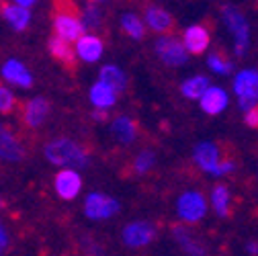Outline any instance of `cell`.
Returning <instances> with one entry per match:
<instances>
[{
  "label": "cell",
  "mask_w": 258,
  "mask_h": 256,
  "mask_svg": "<svg viewBox=\"0 0 258 256\" xmlns=\"http://www.w3.org/2000/svg\"><path fill=\"white\" fill-rule=\"evenodd\" d=\"M55 7L59 9L55 13V21H53V29L55 33L68 41H76L80 35H84V25H82V19L74 17L70 11H66V7L61 5V0H55Z\"/></svg>",
  "instance_id": "cell-5"
},
{
  "label": "cell",
  "mask_w": 258,
  "mask_h": 256,
  "mask_svg": "<svg viewBox=\"0 0 258 256\" xmlns=\"http://www.w3.org/2000/svg\"><path fill=\"white\" fill-rule=\"evenodd\" d=\"M7 248H9V236H7L5 226H3V223H0V254L7 252Z\"/></svg>",
  "instance_id": "cell-32"
},
{
  "label": "cell",
  "mask_w": 258,
  "mask_h": 256,
  "mask_svg": "<svg viewBox=\"0 0 258 256\" xmlns=\"http://www.w3.org/2000/svg\"><path fill=\"white\" fill-rule=\"evenodd\" d=\"M13 3H17V5H21V7H31V5H35V0H13Z\"/></svg>",
  "instance_id": "cell-34"
},
{
  "label": "cell",
  "mask_w": 258,
  "mask_h": 256,
  "mask_svg": "<svg viewBox=\"0 0 258 256\" xmlns=\"http://www.w3.org/2000/svg\"><path fill=\"white\" fill-rule=\"evenodd\" d=\"M80 188H82V180H80V174L76 170L66 168V170L57 172V176H55V193L61 199L72 201L74 197H78Z\"/></svg>",
  "instance_id": "cell-9"
},
{
  "label": "cell",
  "mask_w": 258,
  "mask_h": 256,
  "mask_svg": "<svg viewBox=\"0 0 258 256\" xmlns=\"http://www.w3.org/2000/svg\"><path fill=\"white\" fill-rule=\"evenodd\" d=\"M92 117H94V119H99V121H105V119H107V113H105V109H99V111H94V113H92Z\"/></svg>",
  "instance_id": "cell-33"
},
{
  "label": "cell",
  "mask_w": 258,
  "mask_h": 256,
  "mask_svg": "<svg viewBox=\"0 0 258 256\" xmlns=\"http://www.w3.org/2000/svg\"><path fill=\"white\" fill-rule=\"evenodd\" d=\"M156 236V230L148 221H134L125 226L123 230V244L129 248H142L148 246Z\"/></svg>",
  "instance_id": "cell-8"
},
{
  "label": "cell",
  "mask_w": 258,
  "mask_h": 256,
  "mask_svg": "<svg viewBox=\"0 0 258 256\" xmlns=\"http://www.w3.org/2000/svg\"><path fill=\"white\" fill-rule=\"evenodd\" d=\"M99 23H101V13L96 11L94 7H86L84 9V17H82L84 29H94V27H99Z\"/></svg>",
  "instance_id": "cell-30"
},
{
  "label": "cell",
  "mask_w": 258,
  "mask_h": 256,
  "mask_svg": "<svg viewBox=\"0 0 258 256\" xmlns=\"http://www.w3.org/2000/svg\"><path fill=\"white\" fill-rule=\"evenodd\" d=\"M47 47H49V53H51L57 61L66 63V66H74L76 51L72 49V45H70V41H68V39H63V37L55 35V37H51V39H49Z\"/></svg>",
  "instance_id": "cell-19"
},
{
  "label": "cell",
  "mask_w": 258,
  "mask_h": 256,
  "mask_svg": "<svg viewBox=\"0 0 258 256\" xmlns=\"http://www.w3.org/2000/svg\"><path fill=\"white\" fill-rule=\"evenodd\" d=\"M0 207H3V199H0Z\"/></svg>",
  "instance_id": "cell-37"
},
{
  "label": "cell",
  "mask_w": 258,
  "mask_h": 256,
  "mask_svg": "<svg viewBox=\"0 0 258 256\" xmlns=\"http://www.w3.org/2000/svg\"><path fill=\"white\" fill-rule=\"evenodd\" d=\"M113 136L121 144H132L138 138V125L129 117H117L113 121Z\"/></svg>",
  "instance_id": "cell-21"
},
{
  "label": "cell",
  "mask_w": 258,
  "mask_h": 256,
  "mask_svg": "<svg viewBox=\"0 0 258 256\" xmlns=\"http://www.w3.org/2000/svg\"><path fill=\"white\" fill-rule=\"evenodd\" d=\"M192 158H195V162L201 170L215 176V168H217V162H219V150H217L215 144H211V142L199 144L195 148V152H192Z\"/></svg>",
  "instance_id": "cell-11"
},
{
  "label": "cell",
  "mask_w": 258,
  "mask_h": 256,
  "mask_svg": "<svg viewBox=\"0 0 258 256\" xmlns=\"http://www.w3.org/2000/svg\"><path fill=\"white\" fill-rule=\"evenodd\" d=\"M90 103L96 109H109V107H113L117 103V90H113L105 82H96L90 88Z\"/></svg>",
  "instance_id": "cell-18"
},
{
  "label": "cell",
  "mask_w": 258,
  "mask_h": 256,
  "mask_svg": "<svg viewBox=\"0 0 258 256\" xmlns=\"http://www.w3.org/2000/svg\"><path fill=\"white\" fill-rule=\"evenodd\" d=\"M234 92L240 99V107L246 111L258 105V72L256 70H242L234 78Z\"/></svg>",
  "instance_id": "cell-3"
},
{
  "label": "cell",
  "mask_w": 258,
  "mask_h": 256,
  "mask_svg": "<svg viewBox=\"0 0 258 256\" xmlns=\"http://www.w3.org/2000/svg\"><path fill=\"white\" fill-rule=\"evenodd\" d=\"M182 43L188 53H203L209 47V31L203 25H192L184 31Z\"/></svg>",
  "instance_id": "cell-14"
},
{
  "label": "cell",
  "mask_w": 258,
  "mask_h": 256,
  "mask_svg": "<svg viewBox=\"0 0 258 256\" xmlns=\"http://www.w3.org/2000/svg\"><path fill=\"white\" fill-rule=\"evenodd\" d=\"M45 158L55 166L63 168H84L88 164L86 150L72 140H53L45 146Z\"/></svg>",
  "instance_id": "cell-1"
},
{
  "label": "cell",
  "mask_w": 258,
  "mask_h": 256,
  "mask_svg": "<svg viewBox=\"0 0 258 256\" xmlns=\"http://www.w3.org/2000/svg\"><path fill=\"white\" fill-rule=\"evenodd\" d=\"M244 121H246L248 127H252V130H258V105L246 109V117H244Z\"/></svg>",
  "instance_id": "cell-31"
},
{
  "label": "cell",
  "mask_w": 258,
  "mask_h": 256,
  "mask_svg": "<svg viewBox=\"0 0 258 256\" xmlns=\"http://www.w3.org/2000/svg\"><path fill=\"white\" fill-rule=\"evenodd\" d=\"M174 238H176V240L180 242V246H182V248H184V250H186L188 254H203V252H205L203 248H197L199 244L190 240L188 232H186V230H184L182 226H176V228H174Z\"/></svg>",
  "instance_id": "cell-28"
},
{
  "label": "cell",
  "mask_w": 258,
  "mask_h": 256,
  "mask_svg": "<svg viewBox=\"0 0 258 256\" xmlns=\"http://www.w3.org/2000/svg\"><path fill=\"white\" fill-rule=\"evenodd\" d=\"M117 211H119V201L105 193H90L84 201V213L90 219H109L117 215Z\"/></svg>",
  "instance_id": "cell-7"
},
{
  "label": "cell",
  "mask_w": 258,
  "mask_h": 256,
  "mask_svg": "<svg viewBox=\"0 0 258 256\" xmlns=\"http://www.w3.org/2000/svg\"><path fill=\"white\" fill-rule=\"evenodd\" d=\"M15 107V97H13V92L0 84V113H11Z\"/></svg>",
  "instance_id": "cell-29"
},
{
  "label": "cell",
  "mask_w": 258,
  "mask_h": 256,
  "mask_svg": "<svg viewBox=\"0 0 258 256\" xmlns=\"http://www.w3.org/2000/svg\"><path fill=\"white\" fill-rule=\"evenodd\" d=\"M221 15H223V23L225 27L230 29V33L234 35V41H236V53L242 55L246 53L248 49V41H250V27H248V21L246 17L232 5H225L221 9Z\"/></svg>",
  "instance_id": "cell-2"
},
{
  "label": "cell",
  "mask_w": 258,
  "mask_h": 256,
  "mask_svg": "<svg viewBox=\"0 0 258 256\" xmlns=\"http://www.w3.org/2000/svg\"><path fill=\"white\" fill-rule=\"evenodd\" d=\"M154 164H156V154H154L152 150H144V152H140L138 158H136L134 170H136L138 174H146V172L152 170Z\"/></svg>",
  "instance_id": "cell-27"
},
{
  "label": "cell",
  "mask_w": 258,
  "mask_h": 256,
  "mask_svg": "<svg viewBox=\"0 0 258 256\" xmlns=\"http://www.w3.org/2000/svg\"><path fill=\"white\" fill-rule=\"evenodd\" d=\"M99 76H101V82L109 84V86H111L113 90H117V92H121V90L127 88V76H125L117 66H105Z\"/></svg>",
  "instance_id": "cell-23"
},
{
  "label": "cell",
  "mask_w": 258,
  "mask_h": 256,
  "mask_svg": "<svg viewBox=\"0 0 258 256\" xmlns=\"http://www.w3.org/2000/svg\"><path fill=\"white\" fill-rule=\"evenodd\" d=\"M146 21H148V27L154 29L156 33H168V31L174 27L172 17L160 7H150L146 11Z\"/></svg>",
  "instance_id": "cell-20"
},
{
  "label": "cell",
  "mask_w": 258,
  "mask_h": 256,
  "mask_svg": "<svg viewBox=\"0 0 258 256\" xmlns=\"http://www.w3.org/2000/svg\"><path fill=\"white\" fill-rule=\"evenodd\" d=\"M201 109L207 115H219L228 107V92L217 86H207V90L201 94Z\"/></svg>",
  "instance_id": "cell-12"
},
{
  "label": "cell",
  "mask_w": 258,
  "mask_h": 256,
  "mask_svg": "<svg viewBox=\"0 0 258 256\" xmlns=\"http://www.w3.org/2000/svg\"><path fill=\"white\" fill-rule=\"evenodd\" d=\"M207 63H209V68H211L215 74L225 76V74L232 72V61L225 57V55H221V53H209Z\"/></svg>",
  "instance_id": "cell-26"
},
{
  "label": "cell",
  "mask_w": 258,
  "mask_h": 256,
  "mask_svg": "<svg viewBox=\"0 0 258 256\" xmlns=\"http://www.w3.org/2000/svg\"><path fill=\"white\" fill-rule=\"evenodd\" d=\"M0 15L3 19L15 29V31H25L29 27L31 15L27 7H21L17 3H0Z\"/></svg>",
  "instance_id": "cell-10"
},
{
  "label": "cell",
  "mask_w": 258,
  "mask_h": 256,
  "mask_svg": "<svg viewBox=\"0 0 258 256\" xmlns=\"http://www.w3.org/2000/svg\"><path fill=\"white\" fill-rule=\"evenodd\" d=\"M121 29L123 33H127L134 39H142L144 37V23L136 17V15H123L121 17Z\"/></svg>",
  "instance_id": "cell-25"
},
{
  "label": "cell",
  "mask_w": 258,
  "mask_h": 256,
  "mask_svg": "<svg viewBox=\"0 0 258 256\" xmlns=\"http://www.w3.org/2000/svg\"><path fill=\"white\" fill-rule=\"evenodd\" d=\"M25 156L23 146L19 144V140L7 130V127L0 125V160H7V162H21Z\"/></svg>",
  "instance_id": "cell-13"
},
{
  "label": "cell",
  "mask_w": 258,
  "mask_h": 256,
  "mask_svg": "<svg viewBox=\"0 0 258 256\" xmlns=\"http://www.w3.org/2000/svg\"><path fill=\"white\" fill-rule=\"evenodd\" d=\"M248 252H250V254H256V252H258V244H256V242H250V244H248Z\"/></svg>",
  "instance_id": "cell-35"
},
{
  "label": "cell",
  "mask_w": 258,
  "mask_h": 256,
  "mask_svg": "<svg viewBox=\"0 0 258 256\" xmlns=\"http://www.w3.org/2000/svg\"><path fill=\"white\" fill-rule=\"evenodd\" d=\"M49 115V103L43 99V97H35L31 99L27 105H25V113H23V119L29 127H39L45 117Z\"/></svg>",
  "instance_id": "cell-17"
},
{
  "label": "cell",
  "mask_w": 258,
  "mask_h": 256,
  "mask_svg": "<svg viewBox=\"0 0 258 256\" xmlns=\"http://www.w3.org/2000/svg\"><path fill=\"white\" fill-rule=\"evenodd\" d=\"M176 211H178L180 219H184L188 223H195V221L203 219L205 213H207L205 197L201 193H197V190H188V193H182L178 197Z\"/></svg>",
  "instance_id": "cell-6"
},
{
  "label": "cell",
  "mask_w": 258,
  "mask_h": 256,
  "mask_svg": "<svg viewBox=\"0 0 258 256\" xmlns=\"http://www.w3.org/2000/svg\"><path fill=\"white\" fill-rule=\"evenodd\" d=\"M156 53L170 68L184 66L186 59H188V51H186L184 43L172 35H164L156 41Z\"/></svg>",
  "instance_id": "cell-4"
},
{
  "label": "cell",
  "mask_w": 258,
  "mask_h": 256,
  "mask_svg": "<svg viewBox=\"0 0 258 256\" xmlns=\"http://www.w3.org/2000/svg\"><path fill=\"white\" fill-rule=\"evenodd\" d=\"M76 53L80 59L84 61H96V59H101L103 55V41L96 37V35H80L76 39Z\"/></svg>",
  "instance_id": "cell-16"
},
{
  "label": "cell",
  "mask_w": 258,
  "mask_h": 256,
  "mask_svg": "<svg viewBox=\"0 0 258 256\" xmlns=\"http://www.w3.org/2000/svg\"><path fill=\"white\" fill-rule=\"evenodd\" d=\"M230 199H232L230 190L225 188L223 184H219V186L213 188V193H211V203H213V209L217 211V215H221V217L230 215Z\"/></svg>",
  "instance_id": "cell-24"
},
{
  "label": "cell",
  "mask_w": 258,
  "mask_h": 256,
  "mask_svg": "<svg viewBox=\"0 0 258 256\" xmlns=\"http://www.w3.org/2000/svg\"><path fill=\"white\" fill-rule=\"evenodd\" d=\"M92 3H101V0H92Z\"/></svg>",
  "instance_id": "cell-36"
},
{
  "label": "cell",
  "mask_w": 258,
  "mask_h": 256,
  "mask_svg": "<svg viewBox=\"0 0 258 256\" xmlns=\"http://www.w3.org/2000/svg\"><path fill=\"white\" fill-rule=\"evenodd\" d=\"M207 86H209V80L205 76H192V78H188V80L182 82L180 92L184 94L186 99L195 101V99H201V94L207 90Z\"/></svg>",
  "instance_id": "cell-22"
},
{
  "label": "cell",
  "mask_w": 258,
  "mask_h": 256,
  "mask_svg": "<svg viewBox=\"0 0 258 256\" xmlns=\"http://www.w3.org/2000/svg\"><path fill=\"white\" fill-rule=\"evenodd\" d=\"M3 78L11 84H17V86H23V88H29L33 84V76L31 72L23 66L19 59H9L5 66H3Z\"/></svg>",
  "instance_id": "cell-15"
}]
</instances>
